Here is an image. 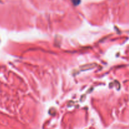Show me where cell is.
Listing matches in <instances>:
<instances>
[{"instance_id":"cell-1","label":"cell","mask_w":129,"mask_h":129,"mask_svg":"<svg viewBox=\"0 0 129 129\" xmlns=\"http://www.w3.org/2000/svg\"><path fill=\"white\" fill-rule=\"evenodd\" d=\"M71 1H73V3L76 5H77L78 4H79V3H80V0H71Z\"/></svg>"}]
</instances>
